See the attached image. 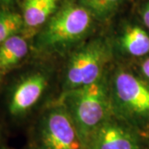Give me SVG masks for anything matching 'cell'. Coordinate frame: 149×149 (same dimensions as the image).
I'll list each match as a JSON object with an SVG mask.
<instances>
[{
  "label": "cell",
  "mask_w": 149,
  "mask_h": 149,
  "mask_svg": "<svg viewBox=\"0 0 149 149\" xmlns=\"http://www.w3.org/2000/svg\"><path fill=\"white\" fill-rule=\"evenodd\" d=\"M64 102L85 145L93 132L109 118L110 97L106 77L103 75L93 84L67 91Z\"/></svg>",
  "instance_id": "6da1fadb"
},
{
  "label": "cell",
  "mask_w": 149,
  "mask_h": 149,
  "mask_svg": "<svg viewBox=\"0 0 149 149\" xmlns=\"http://www.w3.org/2000/svg\"><path fill=\"white\" fill-rule=\"evenodd\" d=\"M92 17L79 3L65 5L48 20L39 37L40 45L53 50L79 41L90 30Z\"/></svg>",
  "instance_id": "7a4b0ae2"
},
{
  "label": "cell",
  "mask_w": 149,
  "mask_h": 149,
  "mask_svg": "<svg viewBox=\"0 0 149 149\" xmlns=\"http://www.w3.org/2000/svg\"><path fill=\"white\" fill-rule=\"evenodd\" d=\"M110 56L107 43L101 39L91 41L83 46L70 57L66 74L65 88L71 91L99 80Z\"/></svg>",
  "instance_id": "3957f363"
},
{
  "label": "cell",
  "mask_w": 149,
  "mask_h": 149,
  "mask_svg": "<svg viewBox=\"0 0 149 149\" xmlns=\"http://www.w3.org/2000/svg\"><path fill=\"white\" fill-rule=\"evenodd\" d=\"M114 104L128 121L149 118V87L129 72L118 71L113 84Z\"/></svg>",
  "instance_id": "277c9868"
},
{
  "label": "cell",
  "mask_w": 149,
  "mask_h": 149,
  "mask_svg": "<svg viewBox=\"0 0 149 149\" xmlns=\"http://www.w3.org/2000/svg\"><path fill=\"white\" fill-rule=\"evenodd\" d=\"M37 149H86L74 121L65 107L42 118L38 128Z\"/></svg>",
  "instance_id": "5b68a950"
},
{
  "label": "cell",
  "mask_w": 149,
  "mask_h": 149,
  "mask_svg": "<svg viewBox=\"0 0 149 149\" xmlns=\"http://www.w3.org/2000/svg\"><path fill=\"white\" fill-rule=\"evenodd\" d=\"M86 149H141L137 132L125 123L109 118L93 132Z\"/></svg>",
  "instance_id": "8992f818"
},
{
  "label": "cell",
  "mask_w": 149,
  "mask_h": 149,
  "mask_svg": "<svg viewBox=\"0 0 149 149\" xmlns=\"http://www.w3.org/2000/svg\"><path fill=\"white\" fill-rule=\"evenodd\" d=\"M47 85L41 73L30 74L22 80L13 91L8 109L12 115L18 116L29 110L37 103Z\"/></svg>",
  "instance_id": "52a82bcc"
},
{
  "label": "cell",
  "mask_w": 149,
  "mask_h": 149,
  "mask_svg": "<svg viewBox=\"0 0 149 149\" xmlns=\"http://www.w3.org/2000/svg\"><path fill=\"white\" fill-rule=\"evenodd\" d=\"M59 0H23L24 27L36 28L44 24L56 13Z\"/></svg>",
  "instance_id": "ba28073f"
},
{
  "label": "cell",
  "mask_w": 149,
  "mask_h": 149,
  "mask_svg": "<svg viewBox=\"0 0 149 149\" xmlns=\"http://www.w3.org/2000/svg\"><path fill=\"white\" fill-rule=\"evenodd\" d=\"M28 53V44L19 35L7 39L0 44V74H5L20 63Z\"/></svg>",
  "instance_id": "9c48e42d"
},
{
  "label": "cell",
  "mask_w": 149,
  "mask_h": 149,
  "mask_svg": "<svg viewBox=\"0 0 149 149\" xmlns=\"http://www.w3.org/2000/svg\"><path fill=\"white\" fill-rule=\"evenodd\" d=\"M122 49L133 56H143L149 52V36L142 27L130 25L123 31L120 37Z\"/></svg>",
  "instance_id": "30bf717a"
},
{
  "label": "cell",
  "mask_w": 149,
  "mask_h": 149,
  "mask_svg": "<svg viewBox=\"0 0 149 149\" xmlns=\"http://www.w3.org/2000/svg\"><path fill=\"white\" fill-rule=\"evenodd\" d=\"M123 0H78V3L85 8L91 16L100 21L110 18L118 9Z\"/></svg>",
  "instance_id": "8fae6325"
},
{
  "label": "cell",
  "mask_w": 149,
  "mask_h": 149,
  "mask_svg": "<svg viewBox=\"0 0 149 149\" xmlns=\"http://www.w3.org/2000/svg\"><path fill=\"white\" fill-rule=\"evenodd\" d=\"M24 27L22 14L8 10H0V44L7 39L17 35Z\"/></svg>",
  "instance_id": "7c38bea8"
},
{
  "label": "cell",
  "mask_w": 149,
  "mask_h": 149,
  "mask_svg": "<svg viewBox=\"0 0 149 149\" xmlns=\"http://www.w3.org/2000/svg\"><path fill=\"white\" fill-rule=\"evenodd\" d=\"M142 16H143V21L144 24L149 29V3H147L146 6L144 7Z\"/></svg>",
  "instance_id": "4fadbf2b"
},
{
  "label": "cell",
  "mask_w": 149,
  "mask_h": 149,
  "mask_svg": "<svg viewBox=\"0 0 149 149\" xmlns=\"http://www.w3.org/2000/svg\"><path fill=\"white\" fill-rule=\"evenodd\" d=\"M141 70L143 75L149 80V57L147 58L141 65Z\"/></svg>",
  "instance_id": "5bb4252c"
},
{
  "label": "cell",
  "mask_w": 149,
  "mask_h": 149,
  "mask_svg": "<svg viewBox=\"0 0 149 149\" xmlns=\"http://www.w3.org/2000/svg\"><path fill=\"white\" fill-rule=\"evenodd\" d=\"M17 0H0V5L10 6L13 4Z\"/></svg>",
  "instance_id": "9a60e30c"
},
{
  "label": "cell",
  "mask_w": 149,
  "mask_h": 149,
  "mask_svg": "<svg viewBox=\"0 0 149 149\" xmlns=\"http://www.w3.org/2000/svg\"><path fill=\"white\" fill-rule=\"evenodd\" d=\"M31 149H37V148H31Z\"/></svg>",
  "instance_id": "2e32d148"
}]
</instances>
